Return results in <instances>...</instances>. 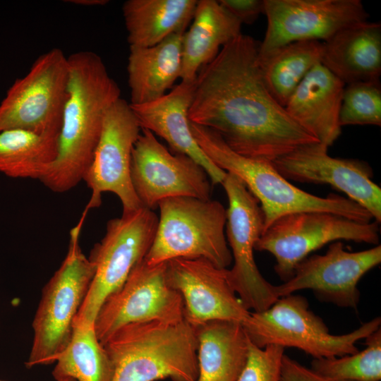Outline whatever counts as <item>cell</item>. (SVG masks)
I'll return each mask as SVG.
<instances>
[{
    "label": "cell",
    "instance_id": "cell-1",
    "mask_svg": "<svg viewBox=\"0 0 381 381\" xmlns=\"http://www.w3.org/2000/svg\"><path fill=\"white\" fill-rule=\"evenodd\" d=\"M259 44L241 33L200 68L188 118L215 132L237 154L272 162L319 141L270 92L260 65Z\"/></svg>",
    "mask_w": 381,
    "mask_h": 381
},
{
    "label": "cell",
    "instance_id": "cell-2",
    "mask_svg": "<svg viewBox=\"0 0 381 381\" xmlns=\"http://www.w3.org/2000/svg\"><path fill=\"white\" fill-rule=\"evenodd\" d=\"M69 76L58 155L41 181L54 193L75 187L88 170L107 111L121 90L102 58L91 51L68 56Z\"/></svg>",
    "mask_w": 381,
    "mask_h": 381
},
{
    "label": "cell",
    "instance_id": "cell-3",
    "mask_svg": "<svg viewBox=\"0 0 381 381\" xmlns=\"http://www.w3.org/2000/svg\"><path fill=\"white\" fill-rule=\"evenodd\" d=\"M102 345L114 366L113 381H195L198 377L195 327L185 320L128 324Z\"/></svg>",
    "mask_w": 381,
    "mask_h": 381
},
{
    "label": "cell",
    "instance_id": "cell-4",
    "mask_svg": "<svg viewBox=\"0 0 381 381\" xmlns=\"http://www.w3.org/2000/svg\"><path fill=\"white\" fill-rule=\"evenodd\" d=\"M190 128L205 155L225 172L241 179L260 202L263 231L279 217L298 212H327L363 223L373 219L365 209L348 198L333 193L323 198L297 188L283 177L272 162L237 154L210 128L191 122Z\"/></svg>",
    "mask_w": 381,
    "mask_h": 381
},
{
    "label": "cell",
    "instance_id": "cell-5",
    "mask_svg": "<svg viewBox=\"0 0 381 381\" xmlns=\"http://www.w3.org/2000/svg\"><path fill=\"white\" fill-rule=\"evenodd\" d=\"M84 219L70 231L68 253L42 289L32 327L33 340L28 368L55 363L69 343L73 321L88 291L95 266L79 246Z\"/></svg>",
    "mask_w": 381,
    "mask_h": 381
},
{
    "label": "cell",
    "instance_id": "cell-6",
    "mask_svg": "<svg viewBox=\"0 0 381 381\" xmlns=\"http://www.w3.org/2000/svg\"><path fill=\"white\" fill-rule=\"evenodd\" d=\"M158 207L156 234L144 258L147 265L179 258H204L219 268L231 264L224 233L226 210L221 202L175 197L162 200Z\"/></svg>",
    "mask_w": 381,
    "mask_h": 381
},
{
    "label": "cell",
    "instance_id": "cell-7",
    "mask_svg": "<svg viewBox=\"0 0 381 381\" xmlns=\"http://www.w3.org/2000/svg\"><path fill=\"white\" fill-rule=\"evenodd\" d=\"M380 325V317H376L349 333L332 334L324 321L309 309L307 299L294 294L280 297L265 310L250 312L242 323L250 341L259 348L271 344L294 347L313 358L356 353V342Z\"/></svg>",
    "mask_w": 381,
    "mask_h": 381
},
{
    "label": "cell",
    "instance_id": "cell-8",
    "mask_svg": "<svg viewBox=\"0 0 381 381\" xmlns=\"http://www.w3.org/2000/svg\"><path fill=\"white\" fill-rule=\"evenodd\" d=\"M341 240L378 245L379 223L359 222L327 212L290 213L279 217L262 231L255 250L267 251L274 257V271L285 282L310 253Z\"/></svg>",
    "mask_w": 381,
    "mask_h": 381
},
{
    "label": "cell",
    "instance_id": "cell-9",
    "mask_svg": "<svg viewBox=\"0 0 381 381\" xmlns=\"http://www.w3.org/2000/svg\"><path fill=\"white\" fill-rule=\"evenodd\" d=\"M159 217L140 207L108 221L102 239L95 244L88 259L95 274L74 320L94 323L105 299L118 289L135 265L144 259L153 242Z\"/></svg>",
    "mask_w": 381,
    "mask_h": 381
},
{
    "label": "cell",
    "instance_id": "cell-10",
    "mask_svg": "<svg viewBox=\"0 0 381 381\" xmlns=\"http://www.w3.org/2000/svg\"><path fill=\"white\" fill-rule=\"evenodd\" d=\"M68 76V56L61 49L52 48L39 56L0 103V133L23 129L60 133Z\"/></svg>",
    "mask_w": 381,
    "mask_h": 381
},
{
    "label": "cell",
    "instance_id": "cell-11",
    "mask_svg": "<svg viewBox=\"0 0 381 381\" xmlns=\"http://www.w3.org/2000/svg\"><path fill=\"white\" fill-rule=\"evenodd\" d=\"M222 185L229 200L226 231L234 260L229 270L230 283L246 309L265 310L279 298L254 259L255 246L263 231L262 211L258 200L235 175L226 173Z\"/></svg>",
    "mask_w": 381,
    "mask_h": 381
},
{
    "label": "cell",
    "instance_id": "cell-12",
    "mask_svg": "<svg viewBox=\"0 0 381 381\" xmlns=\"http://www.w3.org/2000/svg\"><path fill=\"white\" fill-rule=\"evenodd\" d=\"M183 320V298L168 284L166 262L149 265L143 259L103 302L94 325L103 344L128 324L152 320L176 323Z\"/></svg>",
    "mask_w": 381,
    "mask_h": 381
},
{
    "label": "cell",
    "instance_id": "cell-13",
    "mask_svg": "<svg viewBox=\"0 0 381 381\" xmlns=\"http://www.w3.org/2000/svg\"><path fill=\"white\" fill-rule=\"evenodd\" d=\"M133 187L143 207L153 210L175 197L210 200V179L188 156L171 153L151 131L141 128L131 155Z\"/></svg>",
    "mask_w": 381,
    "mask_h": 381
},
{
    "label": "cell",
    "instance_id": "cell-14",
    "mask_svg": "<svg viewBox=\"0 0 381 381\" xmlns=\"http://www.w3.org/2000/svg\"><path fill=\"white\" fill-rule=\"evenodd\" d=\"M140 131L130 104L119 98L106 113L92 163L83 180L91 190L83 214L99 207L105 192L113 193L119 198L122 214L143 207L131 177L132 150Z\"/></svg>",
    "mask_w": 381,
    "mask_h": 381
},
{
    "label": "cell",
    "instance_id": "cell-15",
    "mask_svg": "<svg viewBox=\"0 0 381 381\" xmlns=\"http://www.w3.org/2000/svg\"><path fill=\"white\" fill-rule=\"evenodd\" d=\"M264 14L267 27L259 44L261 57L294 42H324L369 18L360 0H264Z\"/></svg>",
    "mask_w": 381,
    "mask_h": 381
},
{
    "label": "cell",
    "instance_id": "cell-16",
    "mask_svg": "<svg viewBox=\"0 0 381 381\" xmlns=\"http://www.w3.org/2000/svg\"><path fill=\"white\" fill-rule=\"evenodd\" d=\"M380 262V245L349 252L342 242L335 241L324 255L315 254L300 262L289 280L274 286L275 292L280 298L310 289L321 301L357 309L360 298L358 283Z\"/></svg>",
    "mask_w": 381,
    "mask_h": 381
},
{
    "label": "cell",
    "instance_id": "cell-17",
    "mask_svg": "<svg viewBox=\"0 0 381 381\" xmlns=\"http://www.w3.org/2000/svg\"><path fill=\"white\" fill-rule=\"evenodd\" d=\"M320 143L302 145L272 162L286 179L327 184L343 192L381 222V188L373 181L372 169L364 162L332 157Z\"/></svg>",
    "mask_w": 381,
    "mask_h": 381
},
{
    "label": "cell",
    "instance_id": "cell-18",
    "mask_svg": "<svg viewBox=\"0 0 381 381\" xmlns=\"http://www.w3.org/2000/svg\"><path fill=\"white\" fill-rule=\"evenodd\" d=\"M167 279L183 301L184 320L193 327L210 320L243 323L250 315L233 289L229 270L204 258H179L166 262Z\"/></svg>",
    "mask_w": 381,
    "mask_h": 381
},
{
    "label": "cell",
    "instance_id": "cell-19",
    "mask_svg": "<svg viewBox=\"0 0 381 381\" xmlns=\"http://www.w3.org/2000/svg\"><path fill=\"white\" fill-rule=\"evenodd\" d=\"M194 85L181 81L153 102L130 106L141 128L162 138L174 152L186 155L202 166L212 185L222 184L226 172L205 155L190 128L188 112Z\"/></svg>",
    "mask_w": 381,
    "mask_h": 381
},
{
    "label": "cell",
    "instance_id": "cell-20",
    "mask_svg": "<svg viewBox=\"0 0 381 381\" xmlns=\"http://www.w3.org/2000/svg\"><path fill=\"white\" fill-rule=\"evenodd\" d=\"M345 85L320 63L303 78L284 108L319 142L331 146L341 132L339 112Z\"/></svg>",
    "mask_w": 381,
    "mask_h": 381
},
{
    "label": "cell",
    "instance_id": "cell-21",
    "mask_svg": "<svg viewBox=\"0 0 381 381\" xmlns=\"http://www.w3.org/2000/svg\"><path fill=\"white\" fill-rule=\"evenodd\" d=\"M320 63L345 85L380 80L381 24L367 20L337 32L323 42Z\"/></svg>",
    "mask_w": 381,
    "mask_h": 381
},
{
    "label": "cell",
    "instance_id": "cell-22",
    "mask_svg": "<svg viewBox=\"0 0 381 381\" xmlns=\"http://www.w3.org/2000/svg\"><path fill=\"white\" fill-rule=\"evenodd\" d=\"M193 23L182 41V82L194 83L200 68L241 34V23L218 1H198Z\"/></svg>",
    "mask_w": 381,
    "mask_h": 381
},
{
    "label": "cell",
    "instance_id": "cell-23",
    "mask_svg": "<svg viewBox=\"0 0 381 381\" xmlns=\"http://www.w3.org/2000/svg\"><path fill=\"white\" fill-rule=\"evenodd\" d=\"M183 34H173L152 47H130L127 64L130 104H142L162 97L180 78Z\"/></svg>",
    "mask_w": 381,
    "mask_h": 381
},
{
    "label": "cell",
    "instance_id": "cell-24",
    "mask_svg": "<svg viewBox=\"0 0 381 381\" xmlns=\"http://www.w3.org/2000/svg\"><path fill=\"white\" fill-rule=\"evenodd\" d=\"M194 327L198 365L195 381H237L249 348V339L242 324L231 320H210Z\"/></svg>",
    "mask_w": 381,
    "mask_h": 381
},
{
    "label": "cell",
    "instance_id": "cell-25",
    "mask_svg": "<svg viewBox=\"0 0 381 381\" xmlns=\"http://www.w3.org/2000/svg\"><path fill=\"white\" fill-rule=\"evenodd\" d=\"M197 3V0L125 1L122 11L129 46L152 47L173 34L184 33Z\"/></svg>",
    "mask_w": 381,
    "mask_h": 381
},
{
    "label": "cell",
    "instance_id": "cell-26",
    "mask_svg": "<svg viewBox=\"0 0 381 381\" xmlns=\"http://www.w3.org/2000/svg\"><path fill=\"white\" fill-rule=\"evenodd\" d=\"M59 137V133L39 134L23 129L1 132L0 173L40 181L57 157Z\"/></svg>",
    "mask_w": 381,
    "mask_h": 381
},
{
    "label": "cell",
    "instance_id": "cell-27",
    "mask_svg": "<svg viewBox=\"0 0 381 381\" xmlns=\"http://www.w3.org/2000/svg\"><path fill=\"white\" fill-rule=\"evenodd\" d=\"M322 48L320 41H297L259 56L265 83L280 105L285 107L306 75L320 63Z\"/></svg>",
    "mask_w": 381,
    "mask_h": 381
},
{
    "label": "cell",
    "instance_id": "cell-28",
    "mask_svg": "<svg viewBox=\"0 0 381 381\" xmlns=\"http://www.w3.org/2000/svg\"><path fill=\"white\" fill-rule=\"evenodd\" d=\"M52 370L55 381H113V364L99 342L94 323L74 320L71 340Z\"/></svg>",
    "mask_w": 381,
    "mask_h": 381
},
{
    "label": "cell",
    "instance_id": "cell-29",
    "mask_svg": "<svg viewBox=\"0 0 381 381\" xmlns=\"http://www.w3.org/2000/svg\"><path fill=\"white\" fill-rule=\"evenodd\" d=\"M361 351L340 357L313 358L311 369L331 381L381 380V327L365 338Z\"/></svg>",
    "mask_w": 381,
    "mask_h": 381
},
{
    "label": "cell",
    "instance_id": "cell-30",
    "mask_svg": "<svg viewBox=\"0 0 381 381\" xmlns=\"http://www.w3.org/2000/svg\"><path fill=\"white\" fill-rule=\"evenodd\" d=\"M341 126H381V86L378 81L356 82L345 85L339 112Z\"/></svg>",
    "mask_w": 381,
    "mask_h": 381
},
{
    "label": "cell",
    "instance_id": "cell-31",
    "mask_svg": "<svg viewBox=\"0 0 381 381\" xmlns=\"http://www.w3.org/2000/svg\"><path fill=\"white\" fill-rule=\"evenodd\" d=\"M284 349L274 344L259 348L249 340L247 360L237 381H282Z\"/></svg>",
    "mask_w": 381,
    "mask_h": 381
},
{
    "label": "cell",
    "instance_id": "cell-32",
    "mask_svg": "<svg viewBox=\"0 0 381 381\" xmlns=\"http://www.w3.org/2000/svg\"><path fill=\"white\" fill-rule=\"evenodd\" d=\"M219 3L241 24H252L264 14V0H219Z\"/></svg>",
    "mask_w": 381,
    "mask_h": 381
},
{
    "label": "cell",
    "instance_id": "cell-33",
    "mask_svg": "<svg viewBox=\"0 0 381 381\" xmlns=\"http://www.w3.org/2000/svg\"><path fill=\"white\" fill-rule=\"evenodd\" d=\"M281 379L282 381H331L286 354L282 362Z\"/></svg>",
    "mask_w": 381,
    "mask_h": 381
},
{
    "label": "cell",
    "instance_id": "cell-34",
    "mask_svg": "<svg viewBox=\"0 0 381 381\" xmlns=\"http://www.w3.org/2000/svg\"><path fill=\"white\" fill-rule=\"evenodd\" d=\"M71 4L83 6H104L109 3L107 0H68Z\"/></svg>",
    "mask_w": 381,
    "mask_h": 381
},
{
    "label": "cell",
    "instance_id": "cell-35",
    "mask_svg": "<svg viewBox=\"0 0 381 381\" xmlns=\"http://www.w3.org/2000/svg\"><path fill=\"white\" fill-rule=\"evenodd\" d=\"M1 381V380H0ZM59 381H75V380H59Z\"/></svg>",
    "mask_w": 381,
    "mask_h": 381
}]
</instances>
